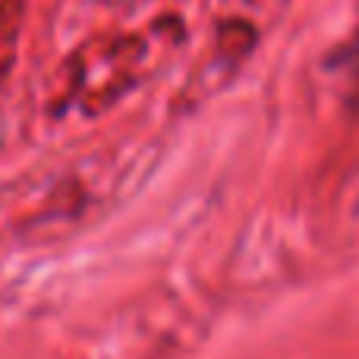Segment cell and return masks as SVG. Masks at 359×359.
I'll return each mask as SVG.
<instances>
[{"mask_svg": "<svg viewBox=\"0 0 359 359\" xmlns=\"http://www.w3.org/2000/svg\"><path fill=\"white\" fill-rule=\"evenodd\" d=\"M353 79H356V92H359V35L353 44Z\"/></svg>", "mask_w": 359, "mask_h": 359, "instance_id": "obj_1", "label": "cell"}]
</instances>
